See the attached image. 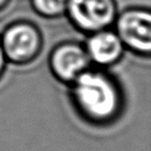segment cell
<instances>
[{"mask_svg": "<svg viewBox=\"0 0 151 151\" xmlns=\"http://www.w3.org/2000/svg\"><path fill=\"white\" fill-rule=\"evenodd\" d=\"M68 0H30L31 8L44 19H59L65 17Z\"/></svg>", "mask_w": 151, "mask_h": 151, "instance_id": "7", "label": "cell"}, {"mask_svg": "<svg viewBox=\"0 0 151 151\" xmlns=\"http://www.w3.org/2000/svg\"><path fill=\"white\" fill-rule=\"evenodd\" d=\"M7 60H6V56H4V53L2 51V47H1V43H0V78L2 77L4 71H6V67H7Z\"/></svg>", "mask_w": 151, "mask_h": 151, "instance_id": "8", "label": "cell"}, {"mask_svg": "<svg viewBox=\"0 0 151 151\" xmlns=\"http://www.w3.org/2000/svg\"><path fill=\"white\" fill-rule=\"evenodd\" d=\"M68 91L73 108L93 126L114 124L125 107L122 86L103 68L89 67L68 85Z\"/></svg>", "mask_w": 151, "mask_h": 151, "instance_id": "1", "label": "cell"}, {"mask_svg": "<svg viewBox=\"0 0 151 151\" xmlns=\"http://www.w3.org/2000/svg\"><path fill=\"white\" fill-rule=\"evenodd\" d=\"M126 51L149 58L151 53V13L149 8L130 7L118 12L113 25Z\"/></svg>", "mask_w": 151, "mask_h": 151, "instance_id": "3", "label": "cell"}, {"mask_svg": "<svg viewBox=\"0 0 151 151\" xmlns=\"http://www.w3.org/2000/svg\"><path fill=\"white\" fill-rule=\"evenodd\" d=\"M0 43L7 62L21 66L39 58L43 47V35L33 22L19 20L4 28L0 34Z\"/></svg>", "mask_w": 151, "mask_h": 151, "instance_id": "2", "label": "cell"}, {"mask_svg": "<svg viewBox=\"0 0 151 151\" xmlns=\"http://www.w3.org/2000/svg\"><path fill=\"white\" fill-rule=\"evenodd\" d=\"M84 47L91 64L103 70L120 62L126 52L113 28L87 34Z\"/></svg>", "mask_w": 151, "mask_h": 151, "instance_id": "6", "label": "cell"}, {"mask_svg": "<svg viewBox=\"0 0 151 151\" xmlns=\"http://www.w3.org/2000/svg\"><path fill=\"white\" fill-rule=\"evenodd\" d=\"M49 67L55 80L68 86L83 72L92 67V64L84 44L75 41H65L51 50Z\"/></svg>", "mask_w": 151, "mask_h": 151, "instance_id": "5", "label": "cell"}, {"mask_svg": "<svg viewBox=\"0 0 151 151\" xmlns=\"http://www.w3.org/2000/svg\"><path fill=\"white\" fill-rule=\"evenodd\" d=\"M116 0H68L65 17L86 34L113 28L118 14Z\"/></svg>", "mask_w": 151, "mask_h": 151, "instance_id": "4", "label": "cell"}, {"mask_svg": "<svg viewBox=\"0 0 151 151\" xmlns=\"http://www.w3.org/2000/svg\"><path fill=\"white\" fill-rule=\"evenodd\" d=\"M9 2H10V0H0V11H2L9 4Z\"/></svg>", "mask_w": 151, "mask_h": 151, "instance_id": "9", "label": "cell"}]
</instances>
